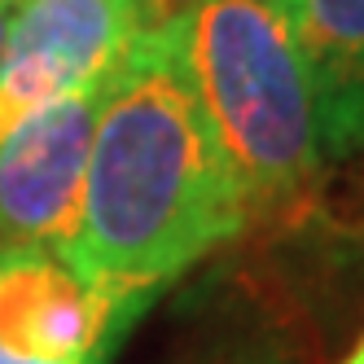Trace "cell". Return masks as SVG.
Masks as SVG:
<instances>
[{"label":"cell","mask_w":364,"mask_h":364,"mask_svg":"<svg viewBox=\"0 0 364 364\" xmlns=\"http://www.w3.org/2000/svg\"><path fill=\"white\" fill-rule=\"evenodd\" d=\"M343 364H364V338H360V343H355L347 355H343Z\"/></svg>","instance_id":"obj_9"},{"label":"cell","mask_w":364,"mask_h":364,"mask_svg":"<svg viewBox=\"0 0 364 364\" xmlns=\"http://www.w3.org/2000/svg\"><path fill=\"white\" fill-rule=\"evenodd\" d=\"M185 5H193V0H185Z\"/></svg>","instance_id":"obj_10"},{"label":"cell","mask_w":364,"mask_h":364,"mask_svg":"<svg viewBox=\"0 0 364 364\" xmlns=\"http://www.w3.org/2000/svg\"><path fill=\"white\" fill-rule=\"evenodd\" d=\"M198 364H285L277 351H255V347H237V351H220V355H206Z\"/></svg>","instance_id":"obj_6"},{"label":"cell","mask_w":364,"mask_h":364,"mask_svg":"<svg viewBox=\"0 0 364 364\" xmlns=\"http://www.w3.org/2000/svg\"><path fill=\"white\" fill-rule=\"evenodd\" d=\"M145 303L114 299L53 250L0 246V343L44 364H106L114 338Z\"/></svg>","instance_id":"obj_4"},{"label":"cell","mask_w":364,"mask_h":364,"mask_svg":"<svg viewBox=\"0 0 364 364\" xmlns=\"http://www.w3.org/2000/svg\"><path fill=\"white\" fill-rule=\"evenodd\" d=\"M0 364H44V360H27V355H18V351H9L0 343Z\"/></svg>","instance_id":"obj_8"},{"label":"cell","mask_w":364,"mask_h":364,"mask_svg":"<svg viewBox=\"0 0 364 364\" xmlns=\"http://www.w3.org/2000/svg\"><path fill=\"white\" fill-rule=\"evenodd\" d=\"M18 0H0V58H5V40H9V22H14Z\"/></svg>","instance_id":"obj_7"},{"label":"cell","mask_w":364,"mask_h":364,"mask_svg":"<svg viewBox=\"0 0 364 364\" xmlns=\"http://www.w3.org/2000/svg\"><path fill=\"white\" fill-rule=\"evenodd\" d=\"M114 70L48 101L0 141V246L53 255L66 246Z\"/></svg>","instance_id":"obj_3"},{"label":"cell","mask_w":364,"mask_h":364,"mask_svg":"<svg viewBox=\"0 0 364 364\" xmlns=\"http://www.w3.org/2000/svg\"><path fill=\"white\" fill-rule=\"evenodd\" d=\"M180 44L250 211L294 202L321 171L325 136L307 58L277 0H193Z\"/></svg>","instance_id":"obj_2"},{"label":"cell","mask_w":364,"mask_h":364,"mask_svg":"<svg viewBox=\"0 0 364 364\" xmlns=\"http://www.w3.org/2000/svg\"><path fill=\"white\" fill-rule=\"evenodd\" d=\"M180 9L149 22L123 53L92 132L80 215L58 250L114 299L145 303L250 220L246 189L193 88Z\"/></svg>","instance_id":"obj_1"},{"label":"cell","mask_w":364,"mask_h":364,"mask_svg":"<svg viewBox=\"0 0 364 364\" xmlns=\"http://www.w3.org/2000/svg\"><path fill=\"white\" fill-rule=\"evenodd\" d=\"M307 58L325 154L364 163V0H277Z\"/></svg>","instance_id":"obj_5"}]
</instances>
